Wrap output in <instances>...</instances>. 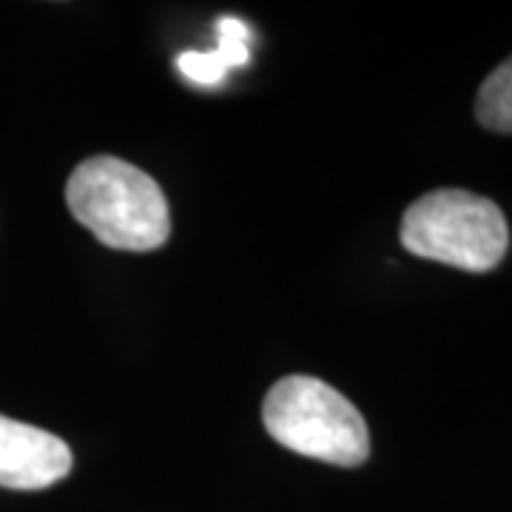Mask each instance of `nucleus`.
Returning <instances> with one entry per match:
<instances>
[{
	"mask_svg": "<svg viewBox=\"0 0 512 512\" xmlns=\"http://www.w3.org/2000/svg\"><path fill=\"white\" fill-rule=\"evenodd\" d=\"M476 120L490 131L512 134V57L487 74L476 97Z\"/></svg>",
	"mask_w": 512,
	"mask_h": 512,
	"instance_id": "6",
	"label": "nucleus"
},
{
	"mask_svg": "<svg viewBox=\"0 0 512 512\" xmlns=\"http://www.w3.org/2000/svg\"><path fill=\"white\" fill-rule=\"evenodd\" d=\"M217 49L214 52H183L177 57V69L185 80L197 86H217L228 69H239L248 63L251 29L234 15H225L217 23Z\"/></svg>",
	"mask_w": 512,
	"mask_h": 512,
	"instance_id": "5",
	"label": "nucleus"
},
{
	"mask_svg": "<svg viewBox=\"0 0 512 512\" xmlns=\"http://www.w3.org/2000/svg\"><path fill=\"white\" fill-rule=\"evenodd\" d=\"M262 421L271 439L299 456L336 467H359L370 456L362 413L316 376H285L268 390Z\"/></svg>",
	"mask_w": 512,
	"mask_h": 512,
	"instance_id": "2",
	"label": "nucleus"
},
{
	"mask_svg": "<svg viewBox=\"0 0 512 512\" xmlns=\"http://www.w3.org/2000/svg\"><path fill=\"white\" fill-rule=\"evenodd\" d=\"M66 205L103 245L117 251H154L168 242L171 217L154 177L120 157H92L72 171Z\"/></svg>",
	"mask_w": 512,
	"mask_h": 512,
	"instance_id": "1",
	"label": "nucleus"
},
{
	"mask_svg": "<svg viewBox=\"0 0 512 512\" xmlns=\"http://www.w3.org/2000/svg\"><path fill=\"white\" fill-rule=\"evenodd\" d=\"M72 473V450L35 424L0 416V487L46 490Z\"/></svg>",
	"mask_w": 512,
	"mask_h": 512,
	"instance_id": "4",
	"label": "nucleus"
},
{
	"mask_svg": "<svg viewBox=\"0 0 512 512\" xmlns=\"http://www.w3.org/2000/svg\"><path fill=\"white\" fill-rule=\"evenodd\" d=\"M402 245L421 259L484 274L507 254L510 228L493 200L464 188H439L404 211Z\"/></svg>",
	"mask_w": 512,
	"mask_h": 512,
	"instance_id": "3",
	"label": "nucleus"
}]
</instances>
